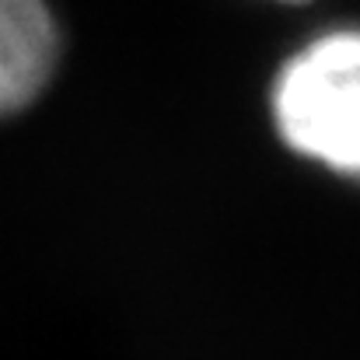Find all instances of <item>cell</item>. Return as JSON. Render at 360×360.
Instances as JSON below:
<instances>
[{
	"label": "cell",
	"instance_id": "obj_1",
	"mask_svg": "<svg viewBox=\"0 0 360 360\" xmlns=\"http://www.w3.org/2000/svg\"><path fill=\"white\" fill-rule=\"evenodd\" d=\"M269 109L294 154L360 179V25L326 28L294 49L273 77Z\"/></svg>",
	"mask_w": 360,
	"mask_h": 360
},
{
	"label": "cell",
	"instance_id": "obj_2",
	"mask_svg": "<svg viewBox=\"0 0 360 360\" xmlns=\"http://www.w3.org/2000/svg\"><path fill=\"white\" fill-rule=\"evenodd\" d=\"M60 60V28L46 0H0V120L28 109Z\"/></svg>",
	"mask_w": 360,
	"mask_h": 360
}]
</instances>
